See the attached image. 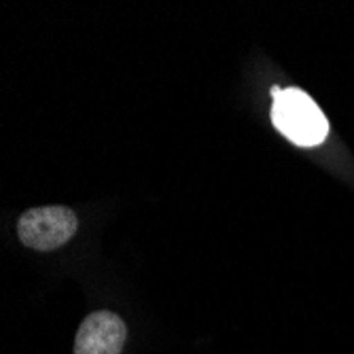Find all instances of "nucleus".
<instances>
[{
	"label": "nucleus",
	"instance_id": "1",
	"mask_svg": "<svg viewBox=\"0 0 354 354\" xmlns=\"http://www.w3.org/2000/svg\"><path fill=\"white\" fill-rule=\"evenodd\" d=\"M274 106L272 121L278 130L299 147L320 145L329 134L327 117L316 106V102L301 89H272Z\"/></svg>",
	"mask_w": 354,
	"mask_h": 354
},
{
	"label": "nucleus",
	"instance_id": "2",
	"mask_svg": "<svg viewBox=\"0 0 354 354\" xmlns=\"http://www.w3.org/2000/svg\"><path fill=\"white\" fill-rule=\"evenodd\" d=\"M79 230L77 214L66 206L30 208L17 221V236L24 246L35 250H55Z\"/></svg>",
	"mask_w": 354,
	"mask_h": 354
},
{
	"label": "nucleus",
	"instance_id": "3",
	"mask_svg": "<svg viewBox=\"0 0 354 354\" xmlns=\"http://www.w3.org/2000/svg\"><path fill=\"white\" fill-rule=\"evenodd\" d=\"M125 337V323L115 312H93L79 327L75 354H121Z\"/></svg>",
	"mask_w": 354,
	"mask_h": 354
}]
</instances>
